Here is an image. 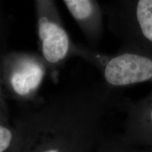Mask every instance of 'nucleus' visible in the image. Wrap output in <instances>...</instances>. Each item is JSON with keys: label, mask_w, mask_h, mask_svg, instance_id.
<instances>
[{"label": "nucleus", "mask_w": 152, "mask_h": 152, "mask_svg": "<svg viewBox=\"0 0 152 152\" xmlns=\"http://www.w3.org/2000/svg\"><path fill=\"white\" fill-rule=\"evenodd\" d=\"M115 93L99 80L37 101L12 120V152H93L102 120L116 105Z\"/></svg>", "instance_id": "nucleus-1"}, {"label": "nucleus", "mask_w": 152, "mask_h": 152, "mask_svg": "<svg viewBox=\"0 0 152 152\" xmlns=\"http://www.w3.org/2000/svg\"><path fill=\"white\" fill-rule=\"evenodd\" d=\"M108 28L121 42L120 51L152 56V0L102 4Z\"/></svg>", "instance_id": "nucleus-2"}, {"label": "nucleus", "mask_w": 152, "mask_h": 152, "mask_svg": "<svg viewBox=\"0 0 152 152\" xmlns=\"http://www.w3.org/2000/svg\"><path fill=\"white\" fill-rule=\"evenodd\" d=\"M75 57L97 70L101 80L115 90L142 83H152V56L118 51L112 54L75 43Z\"/></svg>", "instance_id": "nucleus-3"}, {"label": "nucleus", "mask_w": 152, "mask_h": 152, "mask_svg": "<svg viewBox=\"0 0 152 152\" xmlns=\"http://www.w3.org/2000/svg\"><path fill=\"white\" fill-rule=\"evenodd\" d=\"M34 6L39 54L47 66L49 77L57 84L66 63L75 57V42L64 27L56 1L36 0Z\"/></svg>", "instance_id": "nucleus-4"}, {"label": "nucleus", "mask_w": 152, "mask_h": 152, "mask_svg": "<svg viewBox=\"0 0 152 152\" xmlns=\"http://www.w3.org/2000/svg\"><path fill=\"white\" fill-rule=\"evenodd\" d=\"M2 87L21 102L37 99L48 71L39 53L12 51L4 55L0 66Z\"/></svg>", "instance_id": "nucleus-5"}, {"label": "nucleus", "mask_w": 152, "mask_h": 152, "mask_svg": "<svg viewBox=\"0 0 152 152\" xmlns=\"http://www.w3.org/2000/svg\"><path fill=\"white\" fill-rule=\"evenodd\" d=\"M116 107L126 114L125 141L130 144L152 147V88L135 102L119 99Z\"/></svg>", "instance_id": "nucleus-6"}, {"label": "nucleus", "mask_w": 152, "mask_h": 152, "mask_svg": "<svg viewBox=\"0 0 152 152\" xmlns=\"http://www.w3.org/2000/svg\"><path fill=\"white\" fill-rule=\"evenodd\" d=\"M62 2L91 48L95 49L104 33L105 17L102 4L95 0H64Z\"/></svg>", "instance_id": "nucleus-7"}, {"label": "nucleus", "mask_w": 152, "mask_h": 152, "mask_svg": "<svg viewBox=\"0 0 152 152\" xmlns=\"http://www.w3.org/2000/svg\"><path fill=\"white\" fill-rule=\"evenodd\" d=\"M16 137V130L12 121L0 117V152H12Z\"/></svg>", "instance_id": "nucleus-8"}, {"label": "nucleus", "mask_w": 152, "mask_h": 152, "mask_svg": "<svg viewBox=\"0 0 152 152\" xmlns=\"http://www.w3.org/2000/svg\"><path fill=\"white\" fill-rule=\"evenodd\" d=\"M0 117L7 120H11L9 107L6 102L5 95L3 91L2 84H1V73H0Z\"/></svg>", "instance_id": "nucleus-9"}, {"label": "nucleus", "mask_w": 152, "mask_h": 152, "mask_svg": "<svg viewBox=\"0 0 152 152\" xmlns=\"http://www.w3.org/2000/svg\"><path fill=\"white\" fill-rule=\"evenodd\" d=\"M0 20H1V19H0Z\"/></svg>", "instance_id": "nucleus-10"}]
</instances>
